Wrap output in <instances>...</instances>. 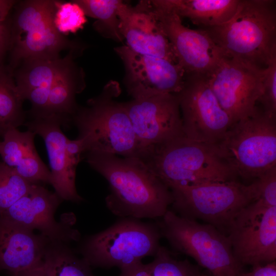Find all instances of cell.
Masks as SVG:
<instances>
[{"mask_svg":"<svg viewBox=\"0 0 276 276\" xmlns=\"http://www.w3.org/2000/svg\"><path fill=\"white\" fill-rule=\"evenodd\" d=\"M62 200L39 184H33L28 192L0 214V220L15 223L41 235L54 242L77 241L79 232L57 222L55 212Z\"/></svg>","mask_w":276,"mask_h":276,"instance_id":"cell-17","label":"cell"},{"mask_svg":"<svg viewBox=\"0 0 276 276\" xmlns=\"http://www.w3.org/2000/svg\"><path fill=\"white\" fill-rule=\"evenodd\" d=\"M35 133L17 128L7 131L0 141L3 162L31 184L50 183V170L39 157L34 144Z\"/></svg>","mask_w":276,"mask_h":276,"instance_id":"cell-20","label":"cell"},{"mask_svg":"<svg viewBox=\"0 0 276 276\" xmlns=\"http://www.w3.org/2000/svg\"><path fill=\"white\" fill-rule=\"evenodd\" d=\"M201 276H208V275L202 274Z\"/></svg>","mask_w":276,"mask_h":276,"instance_id":"cell-36","label":"cell"},{"mask_svg":"<svg viewBox=\"0 0 276 276\" xmlns=\"http://www.w3.org/2000/svg\"><path fill=\"white\" fill-rule=\"evenodd\" d=\"M202 29L226 56L264 68L276 56L275 1L240 0L229 20Z\"/></svg>","mask_w":276,"mask_h":276,"instance_id":"cell-3","label":"cell"},{"mask_svg":"<svg viewBox=\"0 0 276 276\" xmlns=\"http://www.w3.org/2000/svg\"><path fill=\"white\" fill-rule=\"evenodd\" d=\"M118 17L120 33L130 50L178 63L151 1H140L134 6L122 1Z\"/></svg>","mask_w":276,"mask_h":276,"instance_id":"cell-16","label":"cell"},{"mask_svg":"<svg viewBox=\"0 0 276 276\" xmlns=\"http://www.w3.org/2000/svg\"><path fill=\"white\" fill-rule=\"evenodd\" d=\"M41 266L47 276H95L84 259L65 248H47Z\"/></svg>","mask_w":276,"mask_h":276,"instance_id":"cell-27","label":"cell"},{"mask_svg":"<svg viewBox=\"0 0 276 276\" xmlns=\"http://www.w3.org/2000/svg\"><path fill=\"white\" fill-rule=\"evenodd\" d=\"M83 80L81 73L73 62L51 85L45 116H58L63 119L65 124L72 121L78 108L76 96L84 87Z\"/></svg>","mask_w":276,"mask_h":276,"instance_id":"cell-23","label":"cell"},{"mask_svg":"<svg viewBox=\"0 0 276 276\" xmlns=\"http://www.w3.org/2000/svg\"><path fill=\"white\" fill-rule=\"evenodd\" d=\"M12 0H0V22L7 19L10 10L17 3Z\"/></svg>","mask_w":276,"mask_h":276,"instance_id":"cell-34","label":"cell"},{"mask_svg":"<svg viewBox=\"0 0 276 276\" xmlns=\"http://www.w3.org/2000/svg\"><path fill=\"white\" fill-rule=\"evenodd\" d=\"M226 235L242 266L275 261L276 206L250 202L236 214Z\"/></svg>","mask_w":276,"mask_h":276,"instance_id":"cell-11","label":"cell"},{"mask_svg":"<svg viewBox=\"0 0 276 276\" xmlns=\"http://www.w3.org/2000/svg\"><path fill=\"white\" fill-rule=\"evenodd\" d=\"M114 51L124 65L125 85L133 99L177 94L181 90L186 74L178 63L135 53L125 45Z\"/></svg>","mask_w":276,"mask_h":276,"instance_id":"cell-14","label":"cell"},{"mask_svg":"<svg viewBox=\"0 0 276 276\" xmlns=\"http://www.w3.org/2000/svg\"><path fill=\"white\" fill-rule=\"evenodd\" d=\"M153 260L148 264L142 262L119 276H201L198 269L187 260L175 258L165 246L160 245Z\"/></svg>","mask_w":276,"mask_h":276,"instance_id":"cell-25","label":"cell"},{"mask_svg":"<svg viewBox=\"0 0 276 276\" xmlns=\"http://www.w3.org/2000/svg\"><path fill=\"white\" fill-rule=\"evenodd\" d=\"M159 219L156 223L162 237L175 250L195 260L210 276H239L243 271L226 235L214 226L180 216L170 209Z\"/></svg>","mask_w":276,"mask_h":276,"instance_id":"cell-6","label":"cell"},{"mask_svg":"<svg viewBox=\"0 0 276 276\" xmlns=\"http://www.w3.org/2000/svg\"><path fill=\"white\" fill-rule=\"evenodd\" d=\"M161 238L156 222L123 217L86 239L80 250L90 266L116 267L123 271L140 264L147 257H154Z\"/></svg>","mask_w":276,"mask_h":276,"instance_id":"cell-5","label":"cell"},{"mask_svg":"<svg viewBox=\"0 0 276 276\" xmlns=\"http://www.w3.org/2000/svg\"><path fill=\"white\" fill-rule=\"evenodd\" d=\"M251 201H260L269 206H276V166L271 168L246 185Z\"/></svg>","mask_w":276,"mask_h":276,"instance_id":"cell-30","label":"cell"},{"mask_svg":"<svg viewBox=\"0 0 276 276\" xmlns=\"http://www.w3.org/2000/svg\"><path fill=\"white\" fill-rule=\"evenodd\" d=\"M172 211L211 224L226 235L236 214L251 202L246 185L236 180L180 186L170 189Z\"/></svg>","mask_w":276,"mask_h":276,"instance_id":"cell-9","label":"cell"},{"mask_svg":"<svg viewBox=\"0 0 276 276\" xmlns=\"http://www.w3.org/2000/svg\"><path fill=\"white\" fill-rule=\"evenodd\" d=\"M213 146L237 177L255 179L276 166V117L258 109L234 123Z\"/></svg>","mask_w":276,"mask_h":276,"instance_id":"cell-7","label":"cell"},{"mask_svg":"<svg viewBox=\"0 0 276 276\" xmlns=\"http://www.w3.org/2000/svg\"><path fill=\"white\" fill-rule=\"evenodd\" d=\"M124 104L140 147V155L151 146L184 135L176 94L132 99Z\"/></svg>","mask_w":276,"mask_h":276,"instance_id":"cell-13","label":"cell"},{"mask_svg":"<svg viewBox=\"0 0 276 276\" xmlns=\"http://www.w3.org/2000/svg\"><path fill=\"white\" fill-rule=\"evenodd\" d=\"M23 271L12 273V276H47L41 266Z\"/></svg>","mask_w":276,"mask_h":276,"instance_id":"cell-35","label":"cell"},{"mask_svg":"<svg viewBox=\"0 0 276 276\" xmlns=\"http://www.w3.org/2000/svg\"><path fill=\"white\" fill-rule=\"evenodd\" d=\"M120 94L119 84L111 82L86 106L78 108L72 121L83 153L94 151L139 158L140 147L124 102L116 100Z\"/></svg>","mask_w":276,"mask_h":276,"instance_id":"cell-4","label":"cell"},{"mask_svg":"<svg viewBox=\"0 0 276 276\" xmlns=\"http://www.w3.org/2000/svg\"><path fill=\"white\" fill-rule=\"evenodd\" d=\"M32 185L0 161V214L26 194Z\"/></svg>","mask_w":276,"mask_h":276,"instance_id":"cell-28","label":"cell"},{"mask_svg":"<svg viewBox=\"0 0 276 276\" xmlns=\"http://www.w3.org/2000/svg\"><path fill=\"white\" fill-rule=\"evenodd\" d=\"M85 15L97 19L95 29L106 38L119 42L124 40L119 29L118 10L122 1L75 0Z\"/></svg>","mask_w":276,"mask_h":276,"instance_id":"cell-26","label":"cell"},{"mask_svg":"<svg viewBox=\"0 0 276 276\" xmlns=\"http://www.w3.org/2000/svg\"><path fill=\"white\" fill-rule=\"evenodd\" d=\"M152 4L185 74L209 76L226 56L205 31L185 26L176 14Z\"/></svg>","mask_w":276,"mask_h":276,"instance_id":"cell-15","label":"cell"},{"mask_svg":"<svg viewBox=\"0 0 276 276\" xmlns=\"http://www.w3.org/2000/svg\"><path fill=\"white\" fill-rule=\"evenodd\" d=\"M11 22L6 19L0 22V65L7 51L9 50Z\"/></svg>","mask_w":276,"mask_h":276,"instance_id":"cell-32","label":"cell"},{"mask_svg":"<svg viewBox=\"0 0 276 276\" xmlns=\"http://www.w3.org/2000/svg\"><path fill=\"white\" fill-rule=\"evenodd\" d=\"M54 22L58 31L64 35L82 29L86 22V15L82 8L73 1H58Z\"/></svg>","mask_w":276,"mask_h":276,"instance_id":"cell-29","label":"cell"},{"mask_svg":"<svg viewBox=\"0 0 276 276\" xmlns=\"http://www.w3.org/2000/svg\"><path fill=\"white\" fill-rule=\"evenodd\" d=\"M139 158L170 189L237 177L213 145L184 135L143 150Z\"/></svg>","mask_w":276,"mask_h":276,"instance_id":"cell-2","label":"cell"},{"mask_svg":"<svg viewBox=\"0 0 276 276\" xmlns=\"http://www.w3.org/2000/svg\"><path fill=\"white\" fill-rule=\"evenodd\" d=\"M65 124L61 118L50 114L32 118L24 125L44 141L51 168V185L55 193L62 200L79 202L83 198L77 193L75 179L76 168L80 159L68 153V139L61 128Z\"/></svg>","mask_w":276,"mask_h":276,"instance_id":"cell-18","label":"cell"},{"mask_svg":"<svg viewBox=\"0 0 276 276\" xmlns=\"http://www.w3.org/2000/svg\"><path fill=\"white\" fill-rule=\"evenodd\" d=\"M240 0H152L157 7L187 18L202 28L217 26L229 20Z\"/></svg>","mask_w":276,"mask_h":276,"instance_id":"cell-21","label":"cell"},{"mask_svg":"<svg viewBox=\"0 0 276 276\" xmlns=\"http://www.w3.org/2000/svg\"><path fill=\"white\" fill-rule=\"evenodd\" d=\"M86 160L107 181L106 205L114 215L138 219H158L173 202L170 189L137 157L89 151Z\"/></svg>","mask_w":276,"mask_h":276,"instance_id":"cell-1","label":"cell"},{"mask_svg":"<svg viewBox=\"0 0 276 276\" xmlns=\"http://www.w3.org/2000/svg\"><path fill=\"white\" fill-rule=\"evenodd\" d=\"M13 73L0 65V137L9 130L17 128L26 122L20 96Z\"/></svg>","mask_w":276,"mask_h":276,"instance_id":"cell-24","label":"cell"},{"mask_svg":"<svg viewBox=\"0 0 276 276\" xmlns=\"http://www.w3.org/2000/svg\"><path fill=\"white\" fill-rule=\"evenodd\" d=\"M58 1L29 0L16 6L11 22L8 68L14 70L25 60L59 58L63 50H74L76 44L56 29L54 16Z\"/></svg>","mask_w":276,"mask_h":276,"instance_id":"cell-8","label":"cell"},{"mask_svg":"<svg viewBox=\"0 0 276 276\" xmlns=\"http://www.w3.org/2000/svg\"><path fill=\"white\" fill-rule=\"evenodd\" d=\"M74 50L64 58L31 59L24 61L16 73L15 83L24 99L25 94L37 87H51L56 78L73 62Z\"/></svg>","mask_w":276,"mask_h":276,"instance_id":"cell-22","label":"cell"},{"mask_svg":"<svg viewBox=\"0 0 276 276\" xmlns=\"http://www.w3.org/2000/svg\"><path fill=\"white\" fill-rule=\"evenodd\" d=\"M264 68L225 56L208 76L212 91L233 124L257 111Z\"/></svg>","mask_w":276,"mask_h":276,"instance_id":"cell-12","label":"cell"},{"mask_svg":"<svg viewBox=\"0 0 276 276\" xmlns=\"http://www.w3.org/2000/svg\"><path fill=\"white\" fill-rule=\"evenodd\" d=\"M176 94L186 137L214 145L233 124L212 91L208 76L186 74L183 86Z\"/></svg>","mask_w":276,"mask_h":276,"instance_id":"cell-10","label":"cell"},{"mask_svg":"<svg viewBox=\"0 0 276 276\" xmlns=\"http://www.w3.org/2000/svg\"><path fill=\"white\" fill-rule=\"evenodd\" d=\"M48 241L22 226L0 220V270L12 274L39 266Z\"/></svg>","mask_w":276,"mask_h":276,"instance_id":"cell-19","label":"cell"},{"mask_svg":"<svg viewBox=\"0 0 276 276\" xmlns=\"http://www.w3.org/2000/svg\"><path fill=\"white\" fill-rule=\"evenodd\" d=\"M239 276H276V262L252 266L250 271H242Z\"/></svg>","mask_w":276,"mask_h":276,"instance_id":"cell-33","label":"cell"},{"mask_svg":"<svg viewBox=\"0 0 276 276\" xmlns=\"http://www.w3.org/2000/svg\"><path fill=\"white\" fill-rule=\"evenodd\" d=\"M258 102L264 113L276 117V56L264 68L262 92Z\"/></svg>","mask_w":276,"mask_h":276,"instance_id":"cell-31","label":"cell"}]
</instances>
